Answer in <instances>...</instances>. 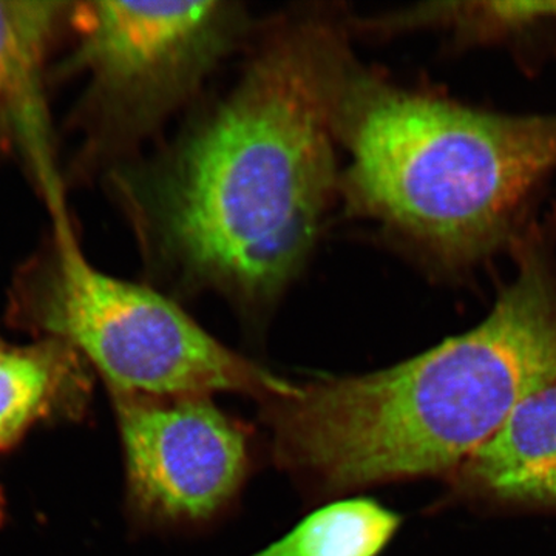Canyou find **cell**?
Wrapping results in <instances>:
<instances>
[{"label":"cell","mask_w":556,"mask_h":556,"mask_svg":"<svg viewBox=\"0 0 556 556\" xmlns=\"http://www.w3.org/2000/svg\"><path fill=\"white\" fill-rule=\"evenodd\" d=\"M351 30L334 7L278 14L223 98L152 159L105 175L150 268L249 317L283 298L340 199Z\"/></svg>","instance_id":"1"},{"label":"cell","mask_w":556,"mask_h":556,"mask_svg":"<svg viewBox=\"0 0 556 556\" xmlns=\"http://www.w3.org/2000/svg\"><path fill=\"white\" fill-rule=\"evenodd\" d=\"M508 260L475 327L393 367L320 376L260 402L277 467L321 500L455 475L522 399L556 380V206Z\"/></svg>","instance_id":"2"},{"label":"cell","mask_w":556,"mask_h":556,"mask_svg":"<svg viewBox=\"0 0 556 556\" xmlns=\"http://www.w3.org/2000/svg\"><path fill=\"white\" fill-rule=\"evenodd\" d=\"M340 199L431 281L507 257L556 175V112H503L356 67L339 112Z\"/></svg>","instance_id":"3"},{"label":"cell","mask_w":556,"mask_h":556,"mask_svg":"<svg viewBox=\"0 0 556 556\" xmlns=\"http://www.w3.org/2000/svg\"><path fill=\"white\" fill-rule=\"evenodd\" d=\"M10 327L67 343L110 394L152 397L239 393L266 399L292 383L223 345L174 300L104 273L80 248L72 219H53L11 283Z\"/></svg>","instance_id":"4"},{"label":"cell","mask_w":556,"mask_h":556,"mask_svg":"<svg viewBox=\"0 0 556 556\" xmlns=\"http://www.w3.org/2000/svg\"><path fill=\"white\" fill-rule=\"evenodd\" d=\"M70 28L75 43L54 76H86L70 175L87 178L135 161L255 27L237 2L91 0L73 5Z\"/></svg>","instance_id":"5"},{"label":"cell","mask_w":556,"mask_h":556,"mask_svg":"<svg viewBox=\"0 0 556 556\" xmlns=\"http://www.w3.org/2000/svg\"><path fill=\"white\" fill-rule=\"evenodd\" d=\"M127 507L138 525L182 529L219 517L251 470L247 427L206 396L112 393Z\"/></svg>","instance_id":"6"},{"label":"cell","mask_w":556,"mask_h":556,"mask_svg":"<svg viewBox=\"0 0 556 556\" xmlns=\"http://www.w3.org/2000/svg\"><path fill=\"white\" fill-rule=\"evenodd\" d=\"M73 5L0 0V159L24 163L51 217L67 214V207L47 105L49 61L70 27Z\"/></svg>","instance_id":"7"},{"label":"cell","mask_w":556,"mask_h":556,"mask_svg":"<svg viewBox=\"0 0 556 556\" xmlns=\"http://www.w3.org/2000/svg\"><path fill=\"white\" fill-rule=\"evenodd\" d=\"M457 473L486 500L556 507V380L522 399Z\"/></svg>","instance_id":"8"},{"label":"cell","mask_w":556,"mask_h":556,"mask_svg":"<svg viewBox=\"0 0 556 556\" xmlns=\"http://www.w3.org/2000/svg\"><path fill=\"white\" fill-rule=\"evenodd\" d=\"M91 396L93 371L67 343L20 345L0 334V453L40 424L83 420Z\"/></svg>","instance_id":"9"},{"label":"cell","mask_w":556,"mask_h":556,"mask_svg":"<svg viewBox=\"0 0 556 556\" xmlns=\"http://www.w3.org/2000/svg\"><path fill=\"white\" fill-rule=\"evenodd\" d=\"M548 25H556V2L517 0L420 3L357 21V28L378 36L422 30L447 33L457 47L517 42Z\"/></svg>","instance_id":"10"},{"label":"cell","mask_w":556,"mask_h":556,"mask_svg":"<svg viewBox=\"0 0 556 556\" xmlns=\"http://www.w3.org/2000/svg\"><path fill=\"white\" fill-rule=\"evenodd\" d=\"M396 511L369 497L317 508L281 540L251 556H379L401 527Z\"/></svg>","instance_id":"11"}]
</instances>
